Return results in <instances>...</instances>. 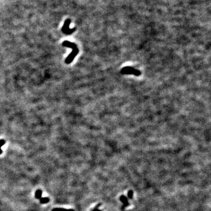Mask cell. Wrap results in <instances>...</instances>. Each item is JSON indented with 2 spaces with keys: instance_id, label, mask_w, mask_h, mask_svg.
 I'll return each instance as SVG.
<instances>
[{
  "instance_id": "cell-1",
  "label": "cell",
  "mask_w": 211,
  "mask_h": 211,
  "mask_svg": "<svg viewBox=\"0 0 211 211\" xmlns=\"http://www.w3.org/2000/svg\"><path fill=\"white\" fill-rule=\"evenodd\" d=\"M62 45L72 49V52L69 55V56H68V58L65 59V61L66 64H70L71 63H72V62L74 59V58H75L76 56L77 55V53L79 52V50L77 48V45H76L75 44H74L73 42H71L68 41H64L62 43Z\"/></svg>"
},
{
  "instance_id": "cell-2",
  "label": "cell",
  "mask_w": 211,
  "mask_h": 211,
  "mask_svg": "<svg viewBox=\"0 0 211 211\" xmlns=\"http://www.w3.org/2000/svg\"><path fill=\"white\" fill-rule=\"evenodd\" d=\"M71 22V20L70 19H67L65 20L63 26L62 28V31L63 33L66 35H70L75 30H76V28H74L72 29H69V25Z\"/></svg>"
},
{
  "instance_id": "cell-3",
  "label": "cell",
  "mask_w": 211,
  "mask_h": 211,
  "mask_svg": "<svg viewBox=\"0 0 211 211\" xmlns=\"http://www.w3.org/2000/svg\"><path fill=\"white\" fill-rule=\"evenodd\" d=\"M42 191L41 189H38L35 192V196L36 199H40L42 198Z\"/></svg>"
},
{
  "instance_id": "cell-4",
  "label": "cell",
  "mask_w": 211,
  "mask_h": 211,
  "mask_svg": "<svg viewBox=\"0 0 211 211\" xmlns=\"http://www.w3.org/2000/svg\"><path fill=\"white\" fill-rule=\"evenodd\" d=\"M40 202L41 204H47L49 202L50 199L48 197H44V198H41L40 199Z\"/></svg>"
},
{
  "instance_id": "cell-5",
  "label": "cell",
  "mask_w": 211,
  "mask_h": 211,
  "mask_svg": "<svg viewBox=\"0 0 211 211\" xmlns=\"http://www.w3.org/2000/svg\"><path fill=\"white\" fill-rule=\"evenodd\" d=\"M52 211H75L74 210H66V209H63V208H54L52 210Z\"/></svg>"
},
{
  "instance_id": "cell-6",
  "label": "cell",
  "mask_w": 211,
  "mask_h": 211,
  "mask_svg": "<svg viewBox=\"0 0 211 211\" xmlns=\"http://www.w3.org/2000/svg\"><path fill=\"white\" fill-rule=\"evenodd\" d=\"M121 198L123 199H121V200L123 201V202L124 203V204L126 206L129 205V204H128V202H127V198H126L125 196H121Z\"/></svg>"
},
{
  "instance_id": "cell-7",
  "label": "cell",
  "mask_w": 211,
  "mask_h": 211,
  "mask_svg": "<svg viewBox=\"0 0 211 211\" xmlns=\"http://www.w3.org/2000/svg\"><path fill=\"white\" fill-rule=\"evenodd\" d=\"M6 141L4 140H0V148L1 149V147L5 144Z\"/></svg>"
},
{
  "instance_id": "cell-8",
  "label": "cell",
  "mask_w": 211,
  "mask_h": 211,
  "mask_svg": "<svg viewBox=\"0 0 211 211\" xmlns=\"http://www.w3.org/2000/svg\"><path fill=\"white\" fill-rule=\"evenodd\" d=\"M132 195H133V192L132 191H130L129 192V196L130 197V198H132Z\"/></svg>"
},
{
  "instance_id": "cell-9",
  "label": "cell",
  "mask_w": 211,
  "mask_h": 211,
  "mask_svg": "<svg viewBox=\"0 0 211 211\" xmlns=\"http://www.w3.org/2000/svg\"><path fill=\"white\" fill-rule=\"evenodd\" d=\"M97 207H98V206H97V207H96V208H94V210H93V211H99V210H97Z\"/></svg>"
},
{
  "instance_id": "cell-10",
  "label": "cell",
  "mask_w": 211,
  "mask_h": 211,
  "mask_svg": "<svg viewBox=\"0 0 211 211\" xmlns=\"http://www.w3.org/2000/svg\"><path fill=\"white\" fill-rule=\"evenodd\" d=\"M2 153V150H1V149L0 148V154H1Z\"/></svg>"
}]
</instances>
